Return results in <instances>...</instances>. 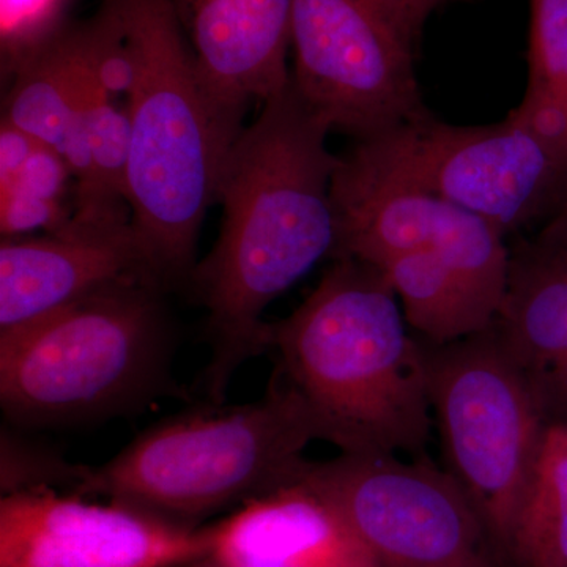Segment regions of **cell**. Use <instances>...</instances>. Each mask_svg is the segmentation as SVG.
<instances>
[{
    "mask_svg": "<svg viewBox=\"0 0 567 567\" xmlns=\"http://www.w3.org/2000/svg\"><path fill=\"white\" fill-rule=\"evenodd\" d=\"M330 133L290 78L224 159L216 189L221 230L189 276L208 315L203 382L212 404H223L237 372L270 349L268 306L333 257L339 155L328 148Z\"/></svg>",
    "mask_w": 567,
    "mask_h": 567,
    "instance_id": "1",
    "label": "cell"
},
{
    "mask_svg": "<svg viewBox=\"0 0 567 567\" xmlns=\"http://www.w3.org/2000/svg\"><path fill=\"white\" fill-rule=\"evenodd\" d=\"M268 342L320 440L341 454H421L432 410L420 339L375 265L339 257Z\"/></svg>",
    "mask_w": 567,
    "mask_h": 567,
    "instance_id": "2",
    "label": "cell"
},
{
    "mask_svg": "<svg viewBox=\"0 0 567 567\" xmlns=\"http://www.w3.org/2000/svg\"><path fill=\"white\" fill-rule=\"evenodd\" d=\"M132 48L128 200L159 286L189 279L224 159L244 132L205 91L174 0H107Z\"/></svg>",
    "mask_w": 567,
    "mask_h": 567,
    "instance_id": "3",
    "label": "cell"
},
{
    "mask_svg": "<svg viewBox=\"0 0 567 567\" xmlns=\"http://www.w3.org/2000/svg\"><path fill=\"white\" fill-rule=\"evenodd\" d=\"M320 440L311 412L284 377L259 401L194 410L142 432L117 456L89 466L76 494L200 525L303 481L306 447Z\"/></svg>",
    "mask_w": 567,
    "mask_h": 567,
    "instance_id": "4",
    "label": "cell"
},
{
    "mask_svg": "<svg viewBox=\"0 0 567 567\" xmlns=\"http://www.w3.org/2000/svg\"><path fill=\"white\" fill-rule=\"evenodd\" d=\"M158 286L115 284L0 333L7 423L44 427L125 415L177 391Z\"/></svg>",
    "mask_w": 567,
    "mask_h": 567,
    "instance_id": "5",
    "label": "cell"
},
{
    "mask_svg": "<svg viewBox=\"0 0 567 567\" xmlns=\"http://www.w3.org/2000/svg\"><path fill=\"white\" fill-rule=\"evenodd\" d=\"M420 342L447 472L495 546L509 555L518 507L550 425L543 401L494 328L447 344Z\"/></svg>",
    "mask_w": 567,
    "mask_h": 567,
    "instance_id": "6",
    "label": "cell"
},
{
    "mask_svg": "<svg viewBox=\"0 0 567 567\" xmlns=\"http://www.w3.org/2000/svg\"><path fill=\"white\" fill-rule=\"evenodd\" d=\"M420 35L395 0H293V87L354 142L423 121L432 112L416 80Z\"/></svg>",
    "mask_w": 567,
    "mask_h": 567,
    "instance_id": "7",
    "label": "cell"
},
{
    "mask_svg": "<svg viewBox=\"0 0 567 567\" xmlns=\"http://www.w3.org/2000/svg\"><path fill=\"white\" fill-rule=\"evenodd\" d=\"M354 148L499 234L550 221L567 205V162L511 111L491 125H450L434 114Z\"/></svg>",
    "mask_w": 567,
    "mask_h": 567,
    "instance_id": "8",
    "label": "cell"
},
{
    "mask_svg": "<svg viewBox=\"0 0 567 567\" xmlns=\"http://www.w3.org/2000/svg\"><path fill=\"white\" fill-rule=\"evenodd\" d=\"M303 483L380 567H498V547L472 499L425 458L341 454L311 462Z\"/></svg>",
    "mask_w": 567,
    "mask_h": 567,
    "instance_id": "9",
    "label": "cell"
},
{
    "mask_svg": "<svg viewBox=\"0 0 567 567\" xmlns=\"http://www.w3.org/2000/svg\"><path fill=\"white\" fill-rule=\"evenodd\" d=\"M331 197L338 226L334 259L379 267L399 254L432 249L496 319L511 252L505 235L491 224L383 173L354 147L339 155Z\"/></svg>",
    "mask_w": 567,
    "mask_h": 567,
    "instance_id": "10",
    "label": "cell"
},
{
    "mask_svg": "<svg viewBox=\"0 0 567 567\" xmlns=\"http://www.w3.org/2000/svg\"><path fill=\"white\" fill-rule=\"evenodd\" d=\"M212 525L54 488L2 495L0 567H178L203 559Z\"/></svg>",
    "mask_w": 567,
    "mask_h": 567,
    "instance_id": "11",
    "label": "cell"
},
{
    "mask_svg": "<svg viewBox=\"0 0 567 567\" xmlns=\"http://www.w3.org/2000/svg\"><path fill=\"white\" fill-rule=\"evenodd\" d=\"M158 286L133 226L114 233L63 229L0 246V333L51 315L115 284Z\"/></svg>",
    "mask_w": 567,
    "mask_h": 567,
    "instance_id": "12",
    "label": "cell"
},
{
    "mask_svg": "<svg viewBox=\"0 0 567 567\" xmlns=\"http://www.w3.org/2000/svg\"><path fill=\"white\" fill-rule=\"evenodd\" d=\"M205 91L241 126L248 104L289 85L293 0H174Z\"/></svg>",
    "mask_w": 567,
    "mask_h": 567,
    "instance_id": "13",
    "label": "cell"
},
{
    "mask_svg": "<svg viewBox=\"0 0 567 567\" xmlns=\"http://www.w3.org/2000/svg\"><path fill=\"white\" fill-rule=\"evenodd\" d=\"M204 567H380L333 506L300 481L212 524Z\"/></svg>",
    "mask_w": 567,
    "mask_h": 567,
    "instance_id": "14",
    "label": "cell"
},
{
    "mask_svg": "<svg viewBox=\"0 0 567 567\" xmlns=\"http://www.w3.org/2000/svg\"><path fill=\"white\" fill-rule=\"evenodd\" d=\"M509 252L505 298L492 328L540 398L567 358V205L535 237L517 238Z\"/></svg>",
    "mask_w": 567,
    "mask_h": 567,
    "instance_id": "15",
    "label": "cell"
},
{
    "mask_svg": "<svg viewBox=\"0 0 567 567\" xmlns=\"http://www.w3.org/2000/svg\"><path fill=\"white\" fill-rule=\"evenodd\" d=\"M81 40V37H80ZM82 50V43H81ZM81 104L92 151V178L74 194L73 213L63 229L114 233L132 226L128 200L130 121L93 78L82 50ZM62 229V230H63Z\"/></svg>",
    "mask_w": 567,
    "mask_h": 567,
    "instance_id": "16",
    "label": "cell"
},
{
    "mask_svg": "<svg viewBox=\"0 0 567 567\" xmlns=\"http://www.w3.org/2000/svg\"><path fill=\"white\" fill-rule=\"evenodd\" d=\"M421 341L447 344L491 330L495 316L432 249L399 254L379 265Z\"/></svg>",
    "mask_w": 567,
    "mask_h": 567,
    "instance_id": "17",
    "label": "cell"
},
{
    "mask_svg": "<svg viewBox=\"0 0 567 567\" xmlns=\"http://www.w3.org/2000/svg\"><path fill=\"white\" fill-rule=\"evenodd\" d=\"M81 74L80 32L44 41L22 62L3 118L61 155L80 106Z\"/></svg>",
    "mask_w": 567,
    "mask_h": 567,
    "instance_id": "18",
    "label": "cell"
},
{
    "mask_svg": "<svg viewBox=\"0 0 567 567\" xmlns=\"http://www.w3.org/2000/svg\"><path fill=\"white\" fill-rule=\"evenodd\" d=\"M528 65L513 112L567 162V0H529Z\"/></svg>",
    "mask_w": 567,
    "mask_h": 567,
    "instance_id": "19",
    "label": "cell"
},
{
    "mask_svg": "<svg viewBox=\"0 0 567 567\" xmlns=\"http://www.w3.org/2000/svg\"><path fill=\"white\" fill-rule=\"evenodd\" d=\"M509 557L522 567H567V439L548 425L514 525Z\"/></svg>",
    "mask_w": 567,
    "mask_h": 567,
    "instance_id": "20",
    "label": "cell"
},
{
    "mask_svg": "<svg viewBox=\"0 0 567 567\" xmlns=\"http://www.w3.org/2000/svg\"><path fill=\"white\" fill-rule=\"evenodd\" d=\"M2 495L54 488L74 492L84 483L89 466L71 464L58 451L22 435L17 425L2 427Z\"/></svg>",
    "mask_w": 567,
    "mask_h": 567,
    "instance_id": "21",
    "label": "cell"
},
{
    "mask_svg": "<svg viewBox=\"0 0 567 567\" xmlns=\"http://www.w3.org/2000/svg\"><path fill=\"white\" fill-rule=\"evenodd\" d=\"M69 221L70 215L61 203H51L17 189L0 192V229L3 238L21 237L39 229L55 234Z\"/></svg>",
    "mask_w": 567,
    "mask_h": 567,
    "instance_id": "22",
    "label": "cell"
},
{
    "mask_svg": "<svg viewBox=\"0 0 567 567\" xmlns=\"http://www.w3.org/2000/svg\"><path fill=\"white\" fill-rule=\"evenodd\" d=\"M69 177L70 171L65 159L54 148L39 144L21 167L14 182L6 188H0V192L17 189L29 196L62 204Z\"/></svg>",
    "mask_w": 567,
    "mask_h": 567,
    "instance_id": "23",
    "label": "cell"
},
{
    "mask_svg": "<svg viewBox=\"0 0 567 567\" xmlns=\"http://www.w3.org/2000/svg\"><path fill=\"white\" fill-rule=\"evenodd\" d=\"M41 142L3 118L0 126V188L11 185Z\"/></svg>",
    "mask_w": 567,
    "mask_h": 567,
    "instance_id": "24",
    "label": "cell"
},
{
    "mask_svg": "<svg viewBox=\"0 0 567 567\" xmlns=\"http://www.w3.org/2000/svg\"><path fill=\"white\" fill-rule=\"evenodd\" d=\"M540 399L548 424L567 425V358L544 386Z\"/></svg>",
    "mask_w": 567,
    "mask_h": 567,
    "instance_id": "25",
    "label": "cell"
},
{
    "mask_svg": "<svg viewBox=\"0 0 567 567\" xmlns=\"http://www.w3.org/2000/svg\"><path fill=\"white\" fill-rule=\"evenodd\" d=\"M48 0H2L3 31H14L32 20L47 6Z\"/></svg>",
    "mask_w": 567,
    "mask_h": 567,
    "instance_id": "26",
    "label": "cell"
},
{
    "mask_svg": "<svg viewBox=\"0 0 567 567\" xmlns=\"http://www.w3.org/2000/svg\"><path fill=\"white\" fill-rule=\"evenodd\" d=\"M398 6L406 14L413 28L421 33L425 21L431 17L432 11L443 2V0H395Z\"/></svg>",
    "mask_w": 567,
    "mask_h": 567,
    "instance_id": "27",
    "label": "cell"
},
{
    "mask_svg": "<svg viewBox=\"0 0 567 567\" xmlns=\"http://www.w3.org/2000/svg\"><path fill=\"white\" fill-rule=\"evenodd\" d=\"M181 567H204L199 561L189 563V565L181 566Z\"/></svg>",
    "mask_w": 567,
    "mask_h": 567,
    "instance_id": "28",
    "label": "cell"
},
{
    "mask_svg": "<svg viewBox=\"0 0 567 567\" xmlns=\"http://www.w3.org/2000/svg\"><path fill=\"white\" fill-rule=\"evenodd\" d=\"M559 425H561V427L565 429V434H566V439H567V425H565V424H559Z\"/></svg>",
    "mask_w": 567,
    "mask_h": 567,
    "instance_id": "29",
    "label": "cell"
}]
</instances>
